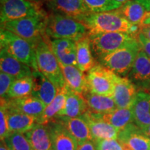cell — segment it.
Wrapping results in <instances>:
<instances>
[{
  "mask_svg": "<svg viewBox=\"0 0 150 150\" xmlns=\"http://www.w3.org/2000/svg\"><path fill=\"white\" fill-rule=\"evenodd\" d=\"M45 15L40 4L29 0H5L1 2V24Z\"/></svg>",
  "mask_w": 150,
  "mask_h": 150,
  "instance_id": "9c48e42d",
  "label": "cell"
},
{
  "mask_svg": "<svg viewBox=\"0 0 150 150\" xmlns=\"http://www.w3.org/2000/svg\"><path fill=\"white\" fill-rule=\"evenodd\" d=\"M140 33H142L147 39L150 40V25L141 26Z\"/></svg>",
  "mask_w": 150,
  "mask_h": 150,
  "instance_id": "f35d334b",
  "label": "cell"
},
{
  "mask_svg": "<svg viewBox=\"0 0 150 150\" xmlns=\"http://www.w3.org/2000/svg\"><path fill=\"white\" fill-rule=\"evenodd\" d=\"M119 77L107 67L99 63H97L86 73V91L103 96L112 97Z\"/></svg>",
  "mask_w": 150,
  "mask_h": 150,
  "instance_id": "ba28073f",
  "label": "cell"
},
{
  "mask_svg": "<svg viewBox=\"0 0 150 150\" xmlns=\"http://www.w3.org/2000/svg\"><path fill=\"white\" fill-rule=\"evenodd\" d=\"M10 134L6 108L4 104L1 103V106H0V138H1V140H4Z\"/></svg>",
  "mask_w": 150,
  "mask_h": 150,
  "instance_id": "e575fe53",
  "label": "cell"
},
{
  "mask_svg": "<svg viewBox=\"0 0 150 150\" xmlns=\"http://www.w3.org/2000/svg\"><path fill=\"white\" fill-rule=\"evenodd\" d=\"M134 123L144 130L150 125V93L139 91L132 108Z\"/></svg>",
  "mask_w": 150,
  "mask_h": 150,
  "instance_id": "ac0fdd59",
  "label": "cell"
},
{
  "mask_svg": "<svg viewBox=\"0 0 150 150\" xmlns=\"http://www.w3.org/2000/svg\"><path fill=\"white\" fill-rule=\"evenodd\" d=\"M4 141L10 150H34L24 134H11Z\"/></svg>",
  "mask_w": 150,
  "mask_h": 150,
  "instance_id": "d6a6232c",
  "label": "cell"
},
{
  "mask_svg": "<svg viewBox=\"0 0 150 150\" xmlns=\"http://www.w3.org/2000/svg\"><path fill=\"white\" fill-rule=\"evenodd\" d=\"M60 64V63H59ZM65 86L71 91L81 95L87 91L86 74L75 65H64L60 64Z\"/></svg>",
  "mask_w": 150,
  "mask_h": 150,
  "instance_id": "603a6c76",
  "label": "cell"
},
{
  "mask_svg": "<svg viewBox=\"0 0 150 150\" xmlns=\"http://www.w3.org/2000/svg\"><path fill=\"white\" fill-rule=\"evenodd\" d=\"M1 103L11 111L20 112L27 115L40 117L46 108V105L36 97L29 95L18 99H2Z\"/></svg>",
  "mask_w": 150,
  "mask_h": 150,
  "instance_id": "4fadbf2b",
  "label": "cell"
},
{
  "mask_svg": "<svg viewBox=\"0 0 150 150\" xmlns=\"http://www.w3.org/2000/svg\"><path fill=\"white\" fill-rule=\"evenodd\" d=\"M56 119L59 120L63 124L67 131L76 139L78 144L94 139L88 125L83 116L79 117H67L59 116Z\"/></svg>",
  "mask_w": 150,
  "mask_h": 150,
  "instance_id": "44dd1931",
  "label": "cell"
},
{
  "mask_svg": "<svg viewBox=\"0 0 150 150\" xmlns=\"http://www.w3.org/2000/svg\"><path fill=\"white\" fill-rule=\"evenodd\" d=\"M5 1V0H1V2H2V1Z\"/></svg>",
  "mask_w": 150,
  "mask_h": 150,
  "instance_id": "bcb514c9",
  "label": "cell"
},
{
  "mask_svg": "<svg viewBox=\"0 0 150 150\" xmlns=\"http://www.w3.org/2000/svg\"><path fill=\"white\" fill-rule=\"evenodd\" d=\"M138 91L135 84L127 77L120 76L116 82L112 98L119 108H132Z\"/></svg>",
  "mask_w": 150,
  "mask_h": 150,
  "instance_id": "9a60e30c",
  "label": "cell"
},
{
  "mask_svg": "<svg viewBox=\"0 0 150 150\" xmlns=\"http://www.w3.org/2000/svg\"><path fill=\"white\" fill-rule=\"evenodd\" d=\"M149 150H150V149H149Z\"/></svg>",
  "mask_w": 150,
  "mask_h": 150,
  "instance_id": "7dc6e473",
  "label": "cell"
},
{
  "mask_svg": "<svg viewBox=\"0 0 150 150\" xmlns=\"http://www.w3.org/2000/svg\"><path fill=\"white\" fill-rule=\"evenodd\" d=\"M144 132L145 133V134L147 135V136L149 137V138L150 139V125L148 126L147 128H145L144 129Z\"/></svg>",
  "mask_w": 150,
  "mask_h": 150,
  "instance_id": "ee69618b",
  "label": "cell"
},
{
  "mask_svg": "<svg viewBox=\"0 0 150 150\" xmlns=\"http://www.w3.org/2000/svg\"><path fill=\"white\" fill-rule=\"evenodd\" d=\"M24 135L34 150H54L49 125L37 123Z\"/></svg>",
  "mask_w": 150,
  "mask_h": 150,
  "instance_id": "7402d4cb",
  "label": "cell"
},
{
  "mask_svg": "<svg viewBox=\"0 0 150 150\" xmlns=\"http://www.w3.org/2000/svg\"><path fill=\"white\" fill-rule=\"evenodd\" d=\"M77 150H98L97 140L93 139L79 143Z\"/></svg>",
  "mask_w": 150,
  "mask_h": 150,
  "instance_id": "74e56055",
  "label": "cell"
},
{
  "mask_svg": "<svg viewBox=\"0 0 150 150\" xmlns=\"http://www.w3.org/2000/svg\"><path fill=\"white\" fill-rule=\"evenodd\" d=\"M88 35L101 33H125L137 38L141 26L133 24L117 12V11L97 13L88 15L82 21Z\"/></svg>",
  "mask_w": 150,
  "mask_h": 150,
  "instance_id": "6da1fadb",
  "label": "cell"
},
{
  "mask_svg": "<svg viewBox=\"0 0 150 150\" xmlns=\"http://www.w3.org/2000/svg\"><path fill=\"white\" fill-rule=\"evenodd\" d=\"M116 11L131 24L140 26H141L150 12L139 0L129 1L116 9Z\"/></svg>",
  "mask_w": 150,
  "mask_h": 150,
  "instance_id": "4316f807",
  "label": "cell"
},
{
  "mask_svg": "<svg viewBox=\"0 0 150 150\" xmlns=\"http://www.w3.org/2000/svg\"><path fill=\"white\" fill-rule=\"evenodd\" d=\"M88 125L93 138L96 140L117 139L119 130L109 124L97 119L88 110L82 115Z\"/></svg>",
  "mask_w": 150,
  "mask_h": 150,
  "instance_id": "ffe728a7",
  "label": "cell"
},
{
  "mask_svg": "<svg viewBox=\"0 0 150 150\" xmlns=\"http://www.w3.org/2000/svg\"><path fill=\"white\" fill-rule=\"evenodd\" d=\"M16 79L6 73L0 72V95L1 98L8 99V91Z\"/></svg>",
  "mask_w": 150,
  "mask_h": 150,
  "instance_id": "d590c367",
  "label": "cell"
},
{
  "mask_svg": "<svg viewBox=\"0 0 150 150\" xmlns=\"http://www.w3.org/2000/svg\"><path fill=\"white\" fill-rule=\"evenodd\" d=\"M137 40L139 42L141 50L150 58V40L147 39L145 35L140 32L137 37Z\"/></svg>",
  "mask_w": 150,
  "mask_h": 150,
  "instance_id": "8d00e7d4",
  "label": "cell"
},
{
  "mask_svg": "<svg viewBox=\"0 0 150 150\" xmlns=\"http://www.w3.org/2000/svg\"><path fill=\"white\" fill-rule=\"evenodd\" d=\"M33 88L32 76L18 79L13 81L8 91V99L22 98L31 95Z\"/></svg>",
  "mask_w": 150,
  "mask_h": 150,
  "instance_id": "4dcf8cb0",
  "label": "cell"
},
{
  "mask_svg": "<svg viewBox=\"0 0 150 150\" xmlns=\"http://www.w3.org/2000/svg\"><path fill=\"white\" fill-rule=\"evenodd\" d=\"M140 91L150 93V58L140 50L127 76Z\"/></svg>",
  "mask_w": 150,
  "mask_h": 150,
  "instance_id": "30bf717a",
  "label": "cell"
},
{
  "mask_svg": "<svg viewBox=\"0 0 150 150\" xmlns=\"http://www.w3.org/2000/svg\"><path fill=\"white\" fill-rule=\"evenodd\" d=\"M145 25H150V12L147 18H145V20H144L142 22L141 26H145Z\"/></svg>",
  "mask_w": 150,
  "mask_h": 150,
  "instance_id": "b9f144b4",
  "label": "cell"
},
{
  "mask_svg": "<svg viewBox=\"0 0 150 150\" xmlns=\"http://www.w3.org/2000/svg\"><path fill=\"white\" fill-rule=\"evenodd\" d=\"M82 95L87 103L90 111L97 113H106L117 108L112 97L96 95L88 91H86Z\"/></svg>",
  "mask_w": 150,
  "mask_h": 150,
  "instance_id": "f546056e",
  "label": "cell"
},
{
  "mask_svg": "<svg viewBox=\"0 0 150 150\" xmlns=\"http://www.w3.org/2000/svg\"><path fill=\"white\" fill-rule=\"evenodd\" d=\"M91 112L95 117L109 124L119 131L126 127L130 123L134 122V115L131 108H117L115 110L106 113H97L92 111Z\"/></svg>",
  "mask_w": 150,
  "mask_h": 150,
  "instance_id": "cb8c5ba5",
  "label": "cell"
},
{
  "mask_svg": "<svg viewBox=\"0 0 150 150\" xmlns=\"http://www.w3.org/2000/svg\"><path fill=\"white\" fill-rule=\"evenodd\" d=\"M50 46L60 64L77 66L76 42L70 39L49 40Z\"/></svg>",
  "mask_w": 150,
  "mask_h": 150,
  "instance_id": "2e32d148",
  "label": "cell"
},
{
  "mask_svg": "<svg viewBox=\"0 0 150 150\" xmlns=\"http://www.w3.org/2000/svg\"><path fill=\"white\" fill-rule=\"evenodd\" d=\"M3 104V103H2ZM5 106V105H4ZM7 110V118L11 134H25L38 123V118L20 112Z\"/></svg>",
  "mask_w": 150,
  "mask_h": 150,
  "instance_id": "83f0119b",
  "label": "cell"
},
{
  "mask_svg": "<svg viewBox=\"0 0 150 150\" xmlns=\"http://www.w3.org/2000/svg\"><path fill=\"white\" fill-rule=\"evenodd\" d=\"M98 150H130L117 139L97 140Z\"/></svg>",
  "mask_w": 150,
  "mask_h": 150,
  "instance_id": "836d02e7",
  "label": "cell"
},
{
  "mask_svg": "<svg viewBox=\"0 0 150 150\" xmlns=\"http://www.w3.org/2000/svg\"><path fill=\"white\" fill-rule=\"evenodd\" d=\"M88 36L93 52L97 59L138 41L136 38L120 32L101 33Z\"/></svg>",
  "mask_w": 150,
  "mask_h": 150,
  "instance_id": "52a82bcc",
  "label": "cell"
},
{
  "mask_svg": "<svg viewBox=\"0 0 150 150\" xmlns=\"http://www.w3.org/2000/svg\"><path fill=\"white\" fill-rule=\"evenodd\" d=\"M91 13L115 11L121 7L115 0H83Z\"/></svg>",
  "mask_w": 150,
  "mask_h": 150,
  "instance_id": "1f68e13d",
  "label": "cell"
},
{
  "mask_svg": "<svg viewBox=\"0 0 150 150\" xmlns=\"http://www.w3.org/2000/svg\"><path fill=\"white\" fill-rule=\"evenodd\" d=\"M117 139L130 150L150 149L149 137L134 122L119 131Z\"/></svg>",
  "mask_w": 150,
  "mask_h": 150,
  "instance_id": "7c38bea8",
  "label": "cell"
},
{
  "mask_svg": "<svg viewBox=\"0 0 150 150\" xmlns=\"http://www.w3.org/2000/svg\"><path fill=\"white\" fill-rule=\"evenodd\" d=\"M115 1L118 4L122 6L123 4H126L129 1H131V0H115Z\"/></svg>",
  "mask_w": 150,
  "mask_h": 150,
  "instance_id": "7bdbcfd3",
  "label": "cell"
},
{
  "mask_svg": "<svg viewBox=\"0 0 150 150\" xmlns=\"http://www.w3.org/2000/svg\"><path fill=\"white\" fill-rule=\"evenodd\" d=\"M47 15H40L1 24V29L6 30L36 45L45 36Z\"/></svg>",
  "mask_w": 150,
  "mask_h": 150,
  "instance_id": "5b68a950",
  "label": "cell"
},
{
  "mask_svg": "<svg viewBox=\"0 0 150 150\" xmlns=\"http://www.w3.org/2000/svg\"><path fill=\"white\" fill-rule=\"evenodd\" d=\"M52 13L66 16L81 22L91 13L83 0H45Z\"/></svg>",
  "mask_w": 150,
  "mask_h": 150,
  "instance_id": "8fae6325",
  "label": "cell"
},
{
  "mask_svg": "<svg viewBox=\"0 0 150 150\" xmlns=\"http://www.w3.org/2000/svg\"><path fill=\"white\" fill-rule=\"evenodd\" d=\"M0 69L1 72L11 75L16 79L32 76L34 72L32 68L15 59L4 50H1L0 54Z\"/></svg>",
  "mask_w": 150,
  "mask_h": 150,
  "instance_id": "d6986e66",
  "label": "cell"
},
{
  "mask_svg": "<svg viewBox=\"0 0 150 150\" xmlns=\"http://www.w3.org/2000/svg\"><path fill=\"white\" fill-rule=\"evenodd\" d=\"M76 44L77 66L82 72L87 73L97 64L88 35L76 41Z\"/></svg>",
  "mask_w": 150,
  "mask_h": 150,
  "instance_id": "484cf974",
  "label": "cell"
},
{
  "mask_svg": "<svg viewBox=\"0 0 150 150\" xmlns=\"http://www.w3.org/2000/svg\"><path fill=\"white\" fill-rule=\"evenodd\" d=\"M141 50L137 41L98 59L99 63L121 77H127L132 68L138 52Z\"/></svg>",
  "mask_w": 150,
  "mask_h": 150,
  "instance_id": "8992f818",
  "label": "cell"
},
{
  "mask_svg": "<svg viewBox=\"0 0 150 150\" xmlns=\"http://www.w3.org/2000/svg\"><path fill=\"white\" fill-rule=\"evenodd\" d=\"M47 125L54 150H77V141L59 120H54Z\"/></svg>",
  "mask_w": 150,
  "mask_h": 150,
  "instance_id": "5bb4252c",
  "label": "cell"
},
{
  "mask_svg": "<svg viewBox=\"0 0 150 150\" xmlns=\"http://www.w3.org/2000/svg\"><path fill=\"white\" fill-rule=\"evenodd\" d=\"M30 1H32L33 3H35V4H40L42 2V1H45V0H29Z\"/></svg>",
  "mask_w": 150,
  "mask_h": 150,
  "instance_id": "f6af8a7d",
  "label": "cell"
},
{
  "mask_svg": "<svg viewBox=\"0 0 150 150\" xmlns=\"http://www.w3.org/2000/svg\"><path fill=\"white\" fill-rule=\"evenodd\" d=\"M0 45L1 50H4L34 71H38L35 56V45L10 31L1 29Z\"/></svg>",
  "mask_w": 150,
  "mask_h": 150,
  "instance_id": "3957f363",
  "label": "cell"
},
{
  "mask_svg": "<svg viewBox=\"0 0 150 150\" xmlns=\"http://www.w3.org/2000/svg\"><path fill=\"white\" fill-rule=\"evenodd\" d=\"M67 89L65 107L60 112L59 116L67 117H81L88 110L87 103L83 95L71 91L67 87Z\"/></svg>",
  "mask_w": 150,
  "mask_h": 150,
  "instance_id": "d4e9b609",
  "label": "cell"
},
{
  "mask_svg": "<svg viewBox=\"0 0 150 150\" xmlns=\"http://www.w3.org/2000/svg\"><path fill=\"white\" fill-rule=\"evenodd\" d=\"M0 150H10L8 149V146L6 145L4 140H1V144H0Z\"/></svg>",
  "mask_w": 150,
  "mask_h": 150,
  "instance_id": "60d3db41",
  "label": "cell"
},
{
  "mask_svg": "<svg viewBox=\"0 0 150 150\" xmlns=\"http://www.w3.org/2000/svg\"><path fill=\"white\" fill-rule=\"evenodd\" d=\"M38 70L48 78L58 89L65 86L59 62L52 52L49 39L42 38L35 46Z\"/></svg>",
  "mask_w": 150,
  "mask_h": 150,
  "instance_id": "277c9868",
  "label": "cell"
},
{
  "mask_svg": "<svg viewBox=\"0 0 150 150\" xmlns=\"http://www.w3.org/2000/svg\"><path fill=\"white\" fill-rule=\"evenodd\" d=\"M67 86H65L62 88L59 89L56 96L50 104L46 106L42 114L38 119V123L47 125L55 120L63 110L66 102Z\"/></svg>",
  "mask_w": 150,
  "mask_h": 150,
  "instance_id": "f1b7e54d",
  "label": "cell"
},
{
  "mask_svg": "<svg viewBox=\"0 0 150 150\" xmlns=\"http://www.w3.org/2000/svg\"><path fill=\"white\" fill-rule=\"evenodd\" d=\"M88 35L85 25L79 20L54 13L47 17L45 36L49 40L70 39L76 42Z\"/></svg>",
  "mask_w": 150,
  "mask_h": 150,
  "instance_id": "7a4b0ae2",
  "label": "cell"
},
{
  "mask_svg": "<svg viewBox=\"0 0 150 150\" xmlns=\"http://www.w3.org/2000/svg\"><path fill=\"white\" fill-rule=\"evenodd\" d=\"M32 76L33 88L31 95L40 99L47 106L55 98L59 89L51 81L39 71H34Z\"/></svg>",
  "mask_w": 150,
  "mask_h": 150,
  "instance_id": "e0dca14e",
  "label": "cell"
},
{
  "mask_svg": "<svg viewBox=\"0 0 150 150\" xmlns=\"http://www.w3.org/2000/svg\"><path fill=\"white\" fill-rule=\"evenodd\" d=\"M139 1L145 6L147 11H150V0H139Z\"/></svg>",
  "mask_w": 150,
  "mask_h": 150,
  "instance_id": "ab89813d",
  "label": "cell"
}]
</instances>
